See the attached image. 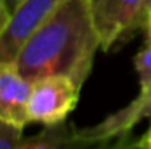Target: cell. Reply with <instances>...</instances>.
I'll return each instance as SVG.
<instances>
[{"mask_svg": "<svg viewBox=\"0 0 151 149\" xmlns=\"http://www.w3.org/2000/svg\"><path fill=\"white\" fill-rule=\"evenodd\" d=\"M102 47L90 0H65L27 37L14 58L21 75L35 82L63 75L81 90Z\"/></svg>", "mask_w": 151, "mask_h": 149, "instance_id": "6da1fadb", "label": "cell"}, {"mask_svg": "<svg viewBox=\"0 0 151 149\" xmlns=\"http://www.w3.org/2000/svg\"><path fill=\"white\" fill-rule=\"evenodd\" d=\"M135 69L141 81L139 97L121 111L111 114L95 126L79 128V135L88 144H99L130 133V130L144 117H151V37L135 54Z\"/></svg>", "mask_w": 151, "mask_h": 149, "instance_id": "7a4b0ae2", "label": "cell"}, {"mask_svg": "<svg viewBox=\"0 0 151 149\" xmlns=\"http://www.w3.org/2000/svg\"><path fill=\"white\" fill-rule=\"evenodd\" d=\"M79 98V88L72 79L63 75H51L32 82L28 100L30 123L46 126L65 123V117L74 111Z\"/></svg>", "mask_w": 151, "mask_h": 149, "instance_id": "3957f363", "label": "cell"}, {"mask_svg": "<svg viewBox=\"0 0 151 149\" xmlns=\"http://www.w3.org/2000/svg\"><path fill=\"white\" fill-rule=\"evenodd\" d=\"M102 49H111L118 40L144 25L148 0H90Z\"/></svg>", "mask_w": 151, "mask_h": 149, "instance_id": "277c9868", "label": "cell"}, {"mask_svg": "<svg viewBox=\"0 0 151 149\" xmlns=\"http://www.w3.org/2000/svg\"><path fill=\"white\" fill-rule=\"evenodd\" d=\"M65 0H23L0 35V63L14 62L27 37Z\"/></svg>", "mask_w": 151, "mask_h": 149, "instance_id": "5b68a950", "label": "cell"}, {"mask_svg": "<svg viewBox=\"0 0 151 149\" xmlns=\"http://www.w3.org/2000/svg\"><path fill=\"white\" fill-rule=\"evenodd\" d=\"M30 93L32 82L21 75L14 62L0 63V121L23 130L30 123Z\"/></svg>", "mask_w": 151, "mask_h": 149, "instance_id": "8992f818", "label": "cell"}, {"mask_svg": "<svg viewBox=\"0 0 151 149\" xmlns=\"http://www.w3.org/2000/svg\"><path fill=\"white\" fill-rule=\"evenodd\" d=\"M90 146L93 144L79 135V128L60 123L44 128L34 137L21 139L18 149H88Z\"/></svg>", "mask_w": 151, "mask_h": 149, "instance_id": "52a82bcc", "label": "cell"}, {"mask_svg": "<svg viewBox=\"0 0 151 149\" xmlns=\"http://www.w3.org/2000/svg\"><path fill=\"white\" fill-rule=\"evenodd\" d=\"M88 149H144V135L134 137L132 133H127V135H121V137L107 140V142L93 144Z\"/></svg>", "mask_w": 151, "mask_h": 149, "instance_id": "ba28073f", "label": "cell"}, {"mask_svg": "<svg viewBox=\"0 0 151 149\" xmlns=\"http://www.w3.org/2000/svg\"><path fill=\"white\" fill-rule=\"evenodd\" d=\"M21 133H23L21 128L0 121V149H18V144L23 139Z\"/></svg>", "mask_w": 151, "mask_h": 149, "instance_id": "9c48e42d", "label": "cell"}, {"mask_svg": "<svg viewBox=\"0 0 151 149\" xmlns=\"http://www.w3.org/2000/svg\"><path fill=\"white\" fill-rule=\"evenodd\" d=\"M11 12L5 5V0H0V35L4 34V30L7 28V25L11 23Z\"/></svg>", "mask_w": 151, "mask_h": 149, "instance_id": "30bf717a", "label": "cell"}, {"mask_svg": "<svg viewBox=\"0 0 151 149\" xmlns=\"http://www.w3.org/2000/svg\"><path fill=\"white\" fill-rule=\"evenodd\" d=\"M142 28L146 30V37H151V0L146 2V12H144V25Z\"/></svg>", "mask_w": 151, "mask_h": 149, "instance_id": "8fae6325", "label": "cell"}, {"mask_svg": "<svg viewBox=\"0 0 151 149\" xmlns=\"http://www.w3.org/2000/svg\"><path fill=\"white\" fill-rule=\"evenodd\" d=\"M21 2L23 0H5V5H7V9H9V12H11V16L16 12V9L21 5Z\"/></svg>", "mask_w": 151, "mask_h": 149, "instance_id": "7c38bea8", "label": "cell"}, {"mask_svg": "<svg viewBox=\"0 0 151 149\" xmlns=\"http://www.w3.org/2000/svg\"><path fill=\"white\" fill-rule=\"evenodd\" d=\"M144 149H151V126L148 133H144Z\"/></svg>", "mask_w": 151, "mask_h": 149, "instance_id": "4fadbf2b", "label": "cell"}]
</instances>
